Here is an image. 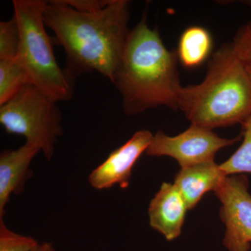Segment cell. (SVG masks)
<instances>
[{
	"instance_id": "obj_1",
	"label": "cell",
	"mask_w": 251,
	"mask_h": 251,
	"mask_svg": "<svg viewBox=\"0 0 251 251\" xmlns=\"http://www.w3.org/2000/svg\"><path fill=\"white\" fill-rule=\"evenodd\" d=\"M129 5L111 0L100 11L84 13L61 0L47 1L44 23L65 51L66 70L73 77L96 71L113 82L130 31Z\"/></svg>"
},
{
	"instance_id": "obj_2",
	"label": "cell",
	"mask_w": 251,
	"mask_h": 251,
	"mask_svg": "<svg viewBox=\"0 0 251 251\" xmlns=\"http://www.w3.org/2000/svg\"><path fill=\"white\" fill-rule=\"evenodd\" d=\"M176 52L163 44L146 16L130 30L114 76L127 115H135L159 106L179 110L180 83Z\"/></svg>"
},
{
	"instance_id": "obj_3",
	"label": "cell",
	"mask_w": 251,
	"mask_h": 251,
	"mask_svg": "<svg viewBox=\"0 0 251 251\" xmlns=\"http://www.w3.org/2000/svg\"><path fill=\"white\" fill-rule=\"evenodd\" d=\"M178 107L191 125L211 130L242 124L251 116V75L232 44L213 54L202 82L181 87Z\"/></svg>"
},
{
	"instance_id": "obj_4",
	"label": "cell",
	"mask_w": 251,
	"mask_h": 251,
	"mask_svg": "<svg viewBox=\"0 0 251 251\" xmlns=\"http://www.w3.org/2000/svg\"><path fill=\"white\" fill-rule=\"evenodd\" d=\"M46 4L44 0L13 1L21 36L18 59L30 83L58 101L70 100L74 77L56 61L44 21Z\"/></svg>"
},
{
	"instance_id": "obj_5",
	"label": "cell",
	"mask_w": 251,
	"mask_h": 251,
	"mask_svg": "<svg viewBox=\"0 0 251 251\" xmlns=\"http://www.w3.org/2000/svg\"><path fill=\"white\" fill-rule=\"evenodd\" d=\"M58 100L31 83L0 105V123L9 134L22 135L35 145L48 161L63 134L62 116Z\"/></svg>"
},
{
	"instance_id": "obj_6",
	"label": "cell",
	"mask_w": 251,
	"mask_h": 251,
	"mask_svg": "<svg viewBox=\"0 0 251 251\" xmlns=\"http://www.w3.org/2000/svg\"><path fill=\"white\" fill-rule=\"evenodd\" d=\"M221 138L213 130L191 125L187 130L176 136H169L158 130L153 135L146 153L151 156H169L181 168L214 161L221 149L234 145L237 140Z\"/></svg>"
},
{
	"instance_id": "obj_7",
	"label": "cell",
	"mask_w": 251,
	"mask_h": 251,
	"mask_svg": "<svg viewBox=\"0 0 251 251\" xmlns=\"http://www.w3.org/2000/svg\"><path fill=\"white\" fill-rule=\"evenodd\" d=\"M244 175L227 176L215 191L220 216L226 226L224 245L227 251H250L251 195Z\"/></svg>"
},
{
	"instance_id": "obj_8",
	"label": "cell",
	"mask_w": 251,
	"mask_h": 251,
	"mask_svg": "<svg viewBox=\"0 0 251 251\" xmlns=\"http://www.w3.org/2000/svg\"><path fill=\"white\" fill-rule=\"evenodd\" d=\"M153 135L148 130L135 132L128 141L114 150L108 158L92 171L88 176L94 189L105 190L114 185L125 189L129 186L132 170L144 152H146Z\"/></svg>"
},
{
	"instance_id": "obj_9",
	"label": "cell",
	"mask_w": 251,
	"mask_h": 251,
	"mask_svg": "<svg viewBox=\"0 0 251 251\" xmlns=\"http://www.w3.org/2000/svg\"><path fill=\"white\" fill-rule=\"evenodd\" d=\"M187 204L174 184L163 182L148 208L149 222L153 229L172 242L181 234Z\"/></svg>"
},
{
	"instance_id": "obj_10",
	"label": "cell",
	"mask_w": 251,
	"mask_h": 251,
	"mask_svg": "<svg viewBox=\"0 0 251 251\" xmlns=\"http://www.w3.org/2000/svg\"><path fill=\"white\" fill-rule=\"evenodd\" d=\"M40 150L25 143L16 150H6L0 156V217H4L5 207L12 194L24 190L26 181L31 177V162Z\"/></svg>"
},
{
	"instance_id": "obj_11",
	"label": "cell",
	"mask_w": 251,
	"mask_h": 251,
	"mask_svg": "<svg viewBox=\"0 0 251 251\" xmlns=\"http://www.w3.org/2000/svg\"><path fill=\"white\" fill-rule=\"evenodd\" d=\"M226 176L219 165L211 161L181 168L173 184L184 198L188 210H191L204 195L215 191Z\"/></svg>"
},
{
	"instance_id": "obj_12",
	"label": "cell",
	"mask_w": 251,
	"mask_h": 251,
	"mask_svg": "<svg viewBox=\"0 0 251 251\" xmlns=\"http://www.w3.org/2000/svg\"><path fill=\"white\" fill-rule=\"evenodd\" d=\"M212 45V37L207 29L191 26L180 36L176 55L184 67H198L209 57Z\"/></svg>"
},
{
	"instance_id": "obj_13",
	"label": "cell",
	"mask_w": 251,
	"mask_h": 251,
	"mask_svg": "<svg viewBox=\"0 0 251 251\" xmlns=\"http://www.w3.org/2000/svg\"><path fill=\"white\" fill-rule=\"evenodd\" d=\"M27 83H30L29 78L18 58L0 60V105Z\"/></svg>"
},
{
	"instance_id": "obj_14",
	"label": "cell",
	"mask_w": 251,
	"mask_h": 251,
	"mask_svg": "<svg viewBox=\"0 0 251 251\" xmlns=\"http://www.w3.org/2000/svg\"><path fill=\"white\" fill-rule=\"evenodd\" d=\"M242 125V145L228 159L219 165L226 176L242 173L251 174V116L243 122Z\"/></svg>"
},
{
	"instance_id": "obj_15",
	"label": "cell",
	"mask_w": 251,
	"mask_h": 251,
	"mask_svg": "<svg viewBox=\"0 0 251 251\" xmlns=\"http://www.w3.org/2000/svg\"><path fill=\"white\" fill-rule=\"evenodd\" d=\"M20 29L14 16L0 23V60L17 59L19 51Z\"/></svg>"
},
{
	"instance_id": "obj_16",
	"label": "cell",
	"mask_w": 251,
	"mask_h": 251,
	"mask_svg": "<svg viewBox=\"0 0 251 251\" xmlns=\"http://www.w3.org/2000/svg\"><path fill=\"white\" fill-rule=\"evenodd\" d=\"M39 243L30 236L13 232L0 217V251H32Z\"/></svg>"
},
{
	"instance_id": "obj_17",
	"label": "cell",
	"mask_w": 251,
	"mask_h": 251,
	"mask_svg": "<svg viewBox=\"0 0 251 251\" xmlns=\"http://www.w3.org/2000/svg\"><path fill=\"white\" fill-rule=\"evenodd\" d=\"M231 44L239 61L251 69V20L239 29Z\"/></svg>"
},
{
	"instance_id": "obj_18",
	"label": "cell",
	"mask_w": 251,
	"mask_h": 251,
	"mask_svg": "<svg viewBox=\"0 0 251 251\" xmlns=\"http://www.w3.org/2000/svg\"><path fill=\"white\" fill-rule=\"evenodd\" d=\"M69 7L84 13L100 11L110 4L111 0H61Z\"/></svg>"
},
{
	"instance_id": "obj_19",
	"label": "cell",
	"mask_w": 251,
	"mask_h": 251,
	"mask_svg": "<svg viewBox=\"0 0 251 251\" xmlns=\"http://www.w3.org/2000/svg\"><path fill=\"white\" fill-rule=\"evenodd\" d=\"M32 251H56L54 249L53 244L50 242H44L42 244L39 243L37 246Z\"/></svg>"
},
{
	"instance_id": "obj_20",
	"label": "cell",
	"mask_w": 251,
	"mask_h": 251,
	"mask_svg": "<svg viewBox=\"0 0 251 251\" xmlns=\"http://www.w3.org/2000/svg\"><path fill=\"white\" fill-rule=\"evenodd\" d=\"M247 69H248V71H249V74H250L251 77V69H248V68H247Z\"/></svg>"
}]
</instances>
